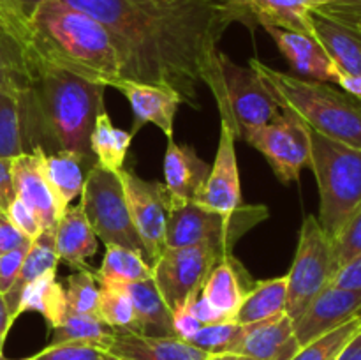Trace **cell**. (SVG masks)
<instances>
[{
  "instance_id": "obj_1",
  "label": "cell",
  "mask_w": 361,
  "mask_h": 360,
  "mask_svg": "<svg viewBox=\"0 0 361 360\" xmlns=\"http://www.w3.org/2000/svg\"><path fill=\"white\" fill-rule=\"evenodd\" d=\"M108 30L122 78L168 87L200 108V85L235 21L252 20L240 0H62Z\"/></svg>"
},
{
  "instance_id": "obj_2",
  "label": "cell",
  "mask_w": 361,
  "mask_h": 360,
  "mask_svg": "<svg viewBox=\"0 0 361 360\" xmlns=\"http://www.w3.org/2000/svg\"><path fill=\"white\" fill-rule=\"evenodd\" d=\"M27 69L28 88L20 99L23 140L28 138L30 150L42 147L46 154L74 152L92 168L97 161L90 136L97 116L106 112L108 87L49 66L32 53Z\"/></svg>"
},
{
  "instance_id": "obj_3",
  "label": "cell",
  "mask_w": 361,
  "mask_h": 360,
  "mask_svg": "<svg viewBox=\"0 0 361 360\" xmlns=\"http://www.w3.org/2000/svg\"><path fill=\"white\" fill-rule=\"evenodd\" d=\"M30 23V53L42 62L104 87L122 78L115 44L90 14L62 0H49L37 7Z\"/></svg>"
},
{
  "instance_id": "obj_4",
  "label": "cell",
  "mask_w": 361,
  "mask_h": 360,
  "mask_svg": "<svg viewBox=\"0 0 361 360\" xmlns=\"http://www.w3.org/2000/svg\"><path fill=\"white\" fill-rule=\"evenodd\" d=\"M249 66L259 74L279 108L296 113L316 133L361 150L360 99L328 81L293 76L257 59H250Z\"/></svg>"
},
{
  "instance_id": "obj_5",
  "label": "cell",
  "mask_w": 361,
  "mask_h": 360,
  "mask_svg": "<svg viewBox=\"0 0 361 360\" xmlns=\"http://www.w3.org/2000/svg\"><path fill=\"white\" fill-rule=\"evenodd\" d=\"M310 169L319 189L317 221L334 239L361 205V150L310 129Z\"/></svg>"
},
{
  "instance_id": "obj_6",
  "label": "cell",
  "mask_w": 361,
  "mask_h": 360,
  "mask_svg": "<svg viewBox=\"0 0 361 360\" xmlns=\"http://www.w3.org/2000/svg\"><path fill=\"white\" fill-rule=\"evenodd\" d=\"M203 83L214 94L221 120L231 124L238 140H243L249 131L267 126L281 113L259 74L250 66L233 62L222 52L217 53Z\"/></svg>"
},
{
  "instance_id": "obj_7",
  "label": "cell",
  "mask_w": 361,
  "mask_h": 360,
  "mask_svg": "<svg viewBox=\"0 0 361 360\" xmlns=\"http://www.w3.org/2000/svg\"><path fill=\"white\" fill-rule=\"evenodd\" d=\"M267 205H240L233 212H217L190 201L168 210L166 247L210 244L231 254L245 233L268 219Z\"/></svg>"
},
{
  "instance_id": "obj_8",
  "label": "cell",
  "mask_w": 361,
  "mask_h": 360,
  "mask_svg": "<svg viewBox=\"0 0 361 360\" xmlns=\"http://www.w3.org/2000/svg\"><path fill=\"white\" fill-rule=\"evenodd\" d=\"M81 207L104 246H120L145 256V247L137 235L127 207L118 175L95 162L85 176Z\"/></svg>"
},
{
  "instance_id": "obj_9",
  "label": "cell",
  "mask_w": 361,
  "mask_h": 360,
  "mask_svg": "<svg viewBox=\"0 0 361 360\" xmlns=\"http://www.w3.org/2000/svg\"><path fill=\"white\" fill-rule=\"evenodd\" d=\"M337 272L331 239L319 224L316 215H307L300 229L298 247L291 270L288 272V304L286 313L293 323L310 302L330 284Z\"/></svg>"
},
{
  "instance_id": "obj_10",
  "label": "cell",
  "mask_w": 361,
  "mask_h": 360,
  "mask_svg": "<svg viewBox=\"0 0 361 360\" xmlns=\"http://www.w3.org/2000/svg\"><path fill=\"white\" fill-rule=\"evenodd\" d=\"M243 140L264 155L282 184L298 182L310 168V127L296 113L282 109L271 122L249 131Z\"/></svg>"
},
{
  "instance_id": "obj_11",
  "label": "cell",
  "mask_w": 361,
  "mask_h": 360,
  "mask_svg": "<svg viewBox=\"0 0 361 360\" xmlns=\"http://www.w3.org/2000/svg\"><path fill=\"white\" fill-rule=\"evenodd\" d=\"M228 253L210 244L166 247L152 265L154 282L169 311H175L190 296L200 295L215 265Z\"/></svg>"
},
{
  "instance_id": "obj_12",
  "label": "cell",
  "mask_w": 361,
  "mask_h": 360,
  "mask_svg": "<svg viewBox=\"0 0 361 360\" xmlns=\"http://www.w3.org/2000/svg\"><path fill=\"white\" fill-rule=\"evenodd\" d=\"M122 182L130 219L145 247V258L154 265L166 249L169 198L162 182L145 180L129 169L116 172Z\"/></svg>"
},
{
  "instance_id": "obj_13",
  "label": "cell",
  "mask_w": 361,
  "mask_h": 360,
  "mask_svg": "<svg viewBox=\"0 0 361 360\" xmlns=\"http://www.w3.org/2000/svg\"><path fill=\"white\" fill-rule=\"evenodd\" d=\"M358 316H361V289L355 292L328 284L293 323L295 337L302 348Z\"/></svg>"
},
{
  "instance_id": "obj_14",
  "label": "cell",
  "mask_w": 361,
  "mask_h": 360,
  "mask_svg": "<svg viewBox=\"0 0 361 360\" xmlns=\"http://www.w3.org/2000/svg\"><path fill=\"white\" fill-rule=\"evenodd\" d=\"M236 133L226 120H221L217 154L210 166L207 184L196 203L217 212H233L243 205L240 169L236 161Z\"/></svg>"
},
{
  "instance_id": "obj_15",
  "label": "cell",
  "mask_w": 361,
  "mask_h": 360,
  "mask_svg": "<svg viewBox=\"0 0 361 360\" xmlns=\"http://www.w3.org/2000/svg\"><path fill=\"white\" fill-rule=\"evenodd\" d=\"M42 147H34L11 159L14 193L35 215L42 226V232L55 233L62 212L48 186L41 164Z\"/></svg>"
},
{
  "instance_id": "obj_16",
  "label": "cell",
  "mask_w": 361,
  "mask_h": 360,
  "mask_svg": "<svg viewBox=\"0 0 361 360\" xmlns=\"http://www.w3.org/2000/svg\"><path fill=\"white\" fill-rule=\"evenodd\" d=\"M210 166L190 145L168 141L164 155V186L169 208L200 200L207 184Z\"/></svg>"
},
{
  "instance_id": "obj_17",
  "label": "cell",
  "mask_w": 361,
  "mask_h": 360,
  "mask_svg": "<svg viewBox=\"0 0 361 360\" xmlns=\"http://www.w3.org/2000/svg\"><path fill=\"white\" fill-rule=\"evenodd\" d=\"M113 88L122 92L133 108L136 124L130 133H136L143 124H154L166 134L168 141L173 140V124L182 101L171 88L126 78H120Z\"/></svg>"
},
{
  "instance_id": "obj_18",
  "label": "cell",
  "mask_w": 361,
  "mask_h": 360,
  "mask_svg": "<svg viewBox=\"0 0 361 360\" xmlns=\"http://www.w3.org/2000/svg\"><path fill=\"white\" fill-rule=\"evenodd\" d=\"M298 349L293 320L288 313H282L259 323L245 325V332L233 353L256 360H291Z\"/></svg>"
},
{
  "instance_id": "obj_19",
  "label": "cell",
  "mask_w": 361,
  "mask_h": 360,
  "mask_svg": "<svg viewBox=\"0 0 361 360\" xmlns=\"http://www.w3.org/2000/svg\"><path fill=\"white\" fill-rule=\"evenodd\" d=\"M109 355L120 360H204L208 353L180 337H155L130 330H115Z\"/></svg>"
},
{
  "instance_id": "obj_20",
  "label": "cell",
  "mask_w": 361,
  "mask_h": 360,
  "mask_svg": "<svg viewBox=\"0 0 361 360\" xmlns=\"http://www.w3.org/2000/svg\"><path fill=\"white\" fill-rule=\"evenodd\" d=\"M264 30L271 35L289 66L302 76L316 81H337L338 71L326 55L323 46L314 37L300 32L264 25Z\"/></svg>"
},
{
  "instance_id": "obj_21",
  "label": "cell",
  "mask_w": 361,
  "mask_h": 360,
  "mask_svg": "<svg viewBox=\"0 0 361 360\" xmlns=\"http://www.w3.org/2000/svg\"><path fill=\"white\" fill-rule=\"evenodd\" d=\"M55 249L59 260L76 270L88 268L87 260L97 254V236L81 205H69L60 217L55 228Z\"/></svg>"
},
{
  "instance_id": "obj_22",
  "label": "cell",
  "mask_w": 361,
  "mask_h": 360,
  "mask_svg": "<svg viewBox=\"0 0 361 360\" xmlns=\"http://www.w3.org/2000/svg\"><path fill=\"white\" fill-rule=\"evenodd\" d=\"M312 37L323 46L338 74L361 73V37L338 21L312 11Z\"/></svg>"
},
{
  "instance_id": "obj_23",
  "label": "cell",
  "mask_w": 361,
  "mask_h": 360,
  "mask_svg": "<svg viewBox=\"0 0 361 360\" xmlns=\"http://www.w3.org/2000/svg\"><path fill=\"white\" fill-rule=\"evenodd\" d=\"M41 164L49 189L63 215L67 207L83 193L85 176H87V169L90 168L74 152L46 154L44 148L41 154Z\"/></svg>"
},
{
  "instance_id": "obj_24",
  "label": "cell",
  "mask_w": 361,
  "mask_h": 360,
  "mask_svg": "<svg viewBox=\"0 0 361 360\" xmlns=\"http://www.w3.org/2000/svg\"><path fill=\"white\" fill-rule=\"evenodd\" d=\"M259 25L300 32L312 37L310 14L331 0H240Z\"/></svg>"
},
{
  "instance_id": "obj_25",
  "label": "cell",
  "mask_w": 361,
  "mask_h": 360,
  "mask_svg": "<svg viewBox=\"0 0 361 360\" xmlns=\"http://www.w3.org/2000/svg\"><path fill=\"white\" fill-rule=\"evenodd\" d=\"M250 286L252 284H245L243 281V268L238 261L228 254L210 272L201 289V296L215 309L221 311L226 318L235 321L236 311L242 306Z\"/></svg>"
},
{
  "instance_id": "obj_26",
  "label": "cell",
  "mask_w": 361,
  "mask_h": 360,
  "mask_svg": "<svg viewBox=\"0 0 361 360\" xmlns=\"http://www.w3.org/2000/svg\"><path fill=\"white\" fill-rule=\"evenodd\" d=\"M120 286L126 289L127 295L133 300L137 334L155 335V337H173L175 335L173 313L159 293L154 277Z\"/></svg>"
},
{
  "instance_id": "obj_27",
  "label": "cell",
  "mask_w": 361,
  "mask_h": 360,
  "mask_svg": "<svg viewBox=\"0 0 361 360\" xmlns=\"http://www.w3.org/2000/svg\"><path fill=\"white\" fill-rule=\"evenodd\" d=\"M59 261V254H56L55 249V233L44 232L32 242L30 249H28L27 256L23 260V265L20 268V274L14 279L9 292L2 295L13 323L18 318V306H20V299L23 295L25 288L30 282H34L35 279L41 277L42 274H46V272H56Z\"/></svg>"
},
{
  "instance_id": "obj_28",
  "label": "cell",
  "mask_w": 361,
  "mask_h": 360,
  "mask_svg": "<svg viewBox=\"0 0 361 360\" xmlns=\"http://www.w3.org/2000/svg\"><path fill=\"white\" fill-rule=\"evenodd\" d=\"M288 304V275L254 282L245 293L242 306L236 311L235 321L240 325L259 323L286 313Z\"/></svg>"
},
{
  "instance_id": "obj_29",
  "label": "cell",
  "mask_w": 361,
  "mask_h": 360,
  "mask_svg": "<svg viewBox=\"0 0 361 360\" xmlns=\"http://www.w3.org/2000/svg\"><path fill=\"white\" fill-rule=\"evenodd\" d=\"M28 311L41 314L49 330L63 320L67 314L66 288L56 281V272H46L25 288L18 306V316Z\"/></svg>"
},
{
  "instance_id": "obj_30",
  "label": "cell",
  "mask_w": 361,
  "mask_h": 360,
  "mask_svg": "<svg viewBox=\"0 0 361 360\" xmlns=\"http://www.w3.org/2000/svg\"><path fill=\"white\" fill-rule=\"evenodd\" d=\"M152 277V265L143 254L120 246H106L101 267L95 270L99 284H129Z\"/></svg>"
},
{
  "instance_id": "obj_31",
  "label": "cell",
  "mask_w": 361,
  "mask_h": 360,
  "mask_svg": "<svg viewBox=\"0 0 361 360\" xmlns=\"http://www.w3.org/2000/svg\"><path fill=\"white\" fill-rule=\"evenodd\" d=\"M133 136L134 134L130 131L116 129L108 112H102L95 120L90 136V150L97 164L108 172H120L126 162Z\"/></svg>"
},
{
  "instance_id": "obj_32",
  "label": "cell",
  "mask_w": 361,
  "mask_h": 360,
  "mask_svg": "<svg viewBox=\"0 0 361 360\" xmlns=\"http://www.w3.org/2000/svg\"><path fill=\"white\" fill-rule=\"evenodd\" d=\"M49 332H51L49 344L87 342V344L101 346L106 352L115 337V328L109 327L102 318L94 316V314L71 313V311H67L63 320Z\"/></svg>"
},
{
  "instance_id": "obj_33",
  "label": "cell",
  "mask_w": 361,
  "mask_h": 360,
  "mask_svg": "<svg viewBox=\"0 0 361 360\" xmlns=\"http://www.w3.org/2000/svg\"><path fill=\"white\" fill-rule=\"evenodd\" d=\"M99 316L115 330L137 332L133 300L120 284H99Z\"/></svg>"
},
{
  "instance_id": "obj_34",
  "label": "cell",
  "mask_w": 361,
  "mask_h": 360,
  "mask_svg": "<svg viewBox=\"0 0 361 360\" xmlns=\"http://www.w3.org/2000/svg\"><path fill=\"white\" fill-rule=\"evenodd\" d=\"M23 124L18 97L0 90V157L13 159L23 154Z\"/></svg>"
},
{
  "instance_id": "obj_35",
  "label": "cell",
  "mask_w": 361,
  "mask_h": 360,
  "mask_svg": "<svg viewBox=\"0 0 361 360\" xmlns=\"http://www.w3.org/2000/svg\"><path fill=\"white\" fill-rule=\"evenodd\" d=\"M27 88V59L20 48L0 34V90L9 92L20 101Z\"/></svg>"
},
{
  "instance_id": "obj_36",
  "label": "cell",
  "mask_w": 361,
  "mask_h": 360,
  "mask_svg": "<svg viewBox=\"0 0 361 360\" xmlns=\"http://www.w3.org/2000/svg\"><path fill=\"white\" fill-rule=\"evenodd\" d=\"M66 299L67 311L71 313L99 316V282L95 279V270L81 268L73 272L67 277Z\"/></svg>"
},
{
  "instance_id": "obj_37",
  "label": "cell",
  "mask_w": 361,
  "mask_h": 360,
  "mask_svg": "<svg viewBox=\"0 0 361 360\" xmlns=\"http://www.w3.org/2000/svg\"><path fill=\"white\" fill-rule=\"evenodd\" d=\"M361 328V316L348 321L342 327L314 339L309 344L302 346L291 360H335L342 348L349 342V339Z\"/></svg>"
},
{
  "instance_id": "obj_38",
  "label": "cell",
  "mask_w": 361,
  "mask_h": 360,
  "mask_svg": "<svg viewBox=\"0 0 361 360\" xmlns=\"http://www.w3.org/2000/svg\"><path fill=\"white\" fill-rule=\"evenodd\" d=\"M243 332H245V325H240L236 321L203 325L187 342L207 353H233Z\"/></svg>"
},
{
  "instance_id": "obj_39",
  "label": "cell",
  "mask_w": 361,
  "mask_h": 360,
  "mask_svg": "<svg viewBox=\"0 0 361 360\" xmlns=\"http://www.w3.org/2000/svg\"><path fill=\"white\" fill-rule=\"evenodd\" d=\"M0 34L20 48L27 59L32 46V23L18 0H0Z\"/></svg>"
},
{
  "instance_id": "obj_40",
  "label": "cell",
  "mask_w": 361,
  "mask_h": 360,
  "mask_svg": "<svg viewBox=\"0 0 361 360\" xmlns=\"http://www.w3.org/2000/svg\"><path fill=\"white\" fill-rule=\"evenodd\" d=\"M337 270L361 254V205L342 224L337 235L331 239Z\"/></svg>"
},
{
  "instance_id": "obj_41",
  "label": "cell",
  "mask_w": 361,
  "mask_h": 360,
  "mask_svg": "<svg viewBox=\"0 0 361 360\" xmlns=\"http://www.w3.org/2000/svg\"><path fill=\"white\" fill-rule=\"evenodd\" d=\"M108 355L104 348L87 342H59L48 344L44 349L35 353V360H104Z\"/></svg>"
},
{
  "instance_id": "obj_42",
  "label": "cell",
  "mask_w": 361,
  "mask_h": 360,
  "mask_svg": "<svg viewBox=\"0 0 361 360\" xmlns=\"http://www.w3.org/2000/svg\"><path fill=\"white\" fill-rule=\"evenodd\" d=\"M316 11L351 28L361 37V0H331Z\"/></svg>"
},
{
  "instance_id": "obj_43",
  "label": "cell",
  "mask_w": 361,
  "mask_h": 360,
  "mask_svg": "<svg viewBox=\"0 0 361 360\" xmlns=\"http://www.w3.org/2000/svg\"><path fill=\"white\" fill-rule=\"evenodd\" d=\"M6 214L7 217L11 219V222H13L28 240H32V242L44 233L42 232V226L41 222H39L37 215H35L20 198H14Z\"/></svg>"
},
{
  "instance_id": "obj_44",
  "label": "cell",
  "mask_w": 361,
  "mask_h": 360,
  "mask_svg": "<svg viewBox=\"0 0 361 360\" xmlns=\"http://www.w3.org/2000/svg\"><path fill=\"white\" fill-rule=\"evenodd\" d=\"M30 246L18 247V249L2 254V258H0V295H6L11 286H13Z\"/></svg>"
},
{
  "instance_id": "obj_45",
  "label": "cell",
  "mask_w": 361,
  "mask_h": 360,
  "mask_svg": "<svg viewBox=\"0 0 361 360\" xmlns=\"http://www.w3.org/2000/svg\"><path fill=\"white\" fill-rule=\"evenodd\" d=\"M192 299L194 296L187 299L182 306L176 307V309L173 311V327H175V335L176 337L183 339V341H189V339L192 337L201 327H203L201 321L197 320V318L192 314V311H190V300Z\"/></svg>"
},
{
  "instance_id": "obj_46",
  "label": "cell",
  "mask_w": 361,
  "mask_h": 360,
  "mask_svg": "<svg viewBox=\"0 0 361 360\" xmlns=\"http://www.w3.org/2000/svg\"><path fill=\"white\" fill-rule=\"evenodd\" d=\"M330 286L360 292L361 289V254H358L356 258H353L349 263H345L344 267H341L337 272H335L334 277H331L330 281Z\"/></svg>"
},
{
  "instance_id": "obj_47",
  "label": "cell",
  "mask_w": 361,
  "mask_h": 360,
  "mask_svg": "<svg viewBox=\"0 0 361 360\" xmlns=\"http://www.w3.org/2000/svg\"><path fill=\"white\" fill-rule=\"evenodd\" d=\"M32 240H28L16 226L11 222L7 214H0V254L9 253L18 247L30 246Z\"/></svg>"
},
{
  "instance_id": "obj_48",
  "label": "cell",
  "mask_w": 361,
  "mask_h": 360,
  "mask_svg": "<svg viewBox=\"0 0 361 360\" xmlns=\"http://www.w3.org/2000/svg\"><path fill=\"white\" fill-rule=\"evenodd\" d=\"M190 311H192L194 316L201 321V325H214V323H224V321H231L229 318H226L221 311L215 309L212 304H208L207 300L201 296V293L190 300Z\"/></svg>"
},
{
  "instance_id": "obj_49",
  "label": "cell",
  "mask_w": 361,
  "mask_h": 360,
  "mask_svg": "<svg viewBox=\"0 0 361 360\" xmlns=\"http://www.w3.org/2000/svg\"><path fill=\"white\" fill-rule=\"evenodd\" d=\"M16 198L13 175H11V159L0 157V214H6L9 205Z\"/></svg>"
},
{
  "instance_id": "obj_50",
  "label": "cell",
  "mask_w": 361,
  "mask_h": 360,
  "mask_svg": "<svg viewBox=\"0 0 361 360\" xmlns=\"http://www.w3.org/2000/svg\"><path fill=\"white\" fill-rule=\"evenodd\" d=\"M335 360H361V328L349 339L348 344L338 352Z\"/></svg>"
},
{
  "instance_id": "obj_51",
  "label": "cell",
  "mask_w": 361,
  "mask_h": 360,
  "mask_svg": "<svg viewBox=\"0 0 361 360\" xmlns=\"http://www.w3.org/2000/svg\"><path fill=\"white\" fill-rule=\"evenodd\" d=\"M335 83H337L342 90H345L348 94L355 95L356 99H360L361 101V73L353 74V76L351 74H338V78Z\"/></svg>"
},
{
  "instance_id": "obj_52",
  "label": "cell",
  "mask_w": 361,
  "mask_h": 360,
  "mask_svg": "<svg viewBox=\"0 0 361 360\" xmlns=\"http://www.w3.org/2000/svg\"><path fill=\"white\" fill-rule=\"evenodd\" d=\"M11 327H13V320H11L9 309L6 306V300L0 295V356L4 355V342H6L7 334H9Z\"/></svg>"
},
{
  "instance_id": "obj_53",
  "label": "cell",
  "mask_w": 361,
  "mask_h": 360,
  "mask_svg": "<svg viewBox=\"0 0 361 360\" xmlns=\"http://www.w3.org/2000/svg\"><path fill=\"white\" fill-rule=\"evenodd\" d=\"M204 360H256L240 353H208Z\"/></svg>"
},
{
  "instance_id": "obj_54",
  "label": "cell",
  "mask_w": 361,
  "mask_h": 360,
  "mask_svg": "<svg viewBox=\"0 0 361 360\" xmlns=\"http://www.w3.org/2000/svg\"><path fill=\"white\" fill-rule=\"evenodd\" d=\"M18 2H20L21 9H23V13L27 14L28 20H30V16L37 11V7L42 6V4L49 2V0H18Z\"/></svg>"
},
{
  "instance_id": "obj_55",
  "label": "cell",
  "mask_w": 361,
  "mask_h": 360,
  "mask_svg": "<svg viewBox=\"0 0 361 360\" xmlns=\"http://www.w3.org/2000/svg\"><path fill=\"white\" fill-rule=\"evenodd\" d=\"M0 360H13V359H7V356H0ZM20 360H35L34 356H28V359H20Z\"/></svg>"
},
{
  "instance_id": "obj_56",
  "label": "cell",
  "mask_w": 361,
  "mask_h": 360,
  "mask_svg": "<svg viewBox=\"0 0 361 360\" xmlns=\"http://www.w3.org/2000/svg\"><path fill=\"white\" fill-rule=\"evenodd\" d=\"M104 360H120V359H116V356L109 355V353H108V355H106V356H104Z\"/></svg>"
},
{
  "instance_id": "obj_57",
  "label": "cell",
  "mask_w": 361,
  "mask_h": 360,
  "mask_svg": "<svg viewBox=\"0 0 361 360\" xmlns=\"http://www.w3.org/2000/svg\"><path fill=\"white\" fill-rule=\"evenodd\" d=\"M0 258H2V254H0Z\"/></svg>"
}]
</instances>
